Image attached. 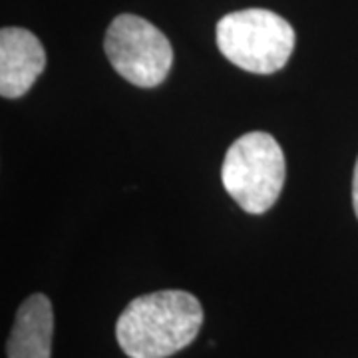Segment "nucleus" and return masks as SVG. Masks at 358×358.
I'll list each match as a JSON object with an SVG mask.
<instances>
[{
    "instance_id": "nucleus-1",
    "label": "nucleus",
    "mask_w": 358,
    "mask_h": 358,
    "mask_svg": "<svg viewBox=\"0 0 358 358\" xmlns=\"http://www.w3.org/2000/svg\"><path fill=\"white\" fill-rule=\"evenodd\" d=\"M201 303L187 291H157L134 299L115 322V338L129 358H167L195 341Z\"/></svg>"
},
{
    "instance_id": "nucleus-2",
    "label": "nucleus",
    "mask_w": 358,
    "mask_h": 358,
    "mask_svg": "<svg viewBox=\"0 0 358 358\" xmlns=\"http://www.w3.org/2000/svg\"><path fill=\"white\" fill-rule=\"evenodd\" d=\"M221 181L247 213H265L279 199L285 183L279 141L267 131H249L233 141L221 166Z\"/></svg>"
},
{
    "instance_id": "nucleus-3",
    "label": "nucleus",
    "mask_w": 358,
    "mask_h": 358,
    "mask_svg": "<svg viewBox=\"0 0 358 358\" xmlns=\"http://www.w3.org/2000/svg\"><path fill=\"white\" fill-rule=\"evenodd\" d=\"M294 30L267 8H245L225 14L217 24V46L231 64L253 74H273L289 62Z\"/></svg>"
},
{
    "instance_id": "nucleus-4",
    "label": "nucleus",
    "mask_w": 358,
    "mask_h": 358,
    "mask_svg": "<svg viewBox=\"0 0 358 358\" xmlns=\"http://www.w3.org/2000/svg\"><path fill=\"white\" fill-rule=\"evenodd\" d=\"M103 48L115 72L140 88L159 86L173 64L166 34L136 14L115 16L108 26Z\"/></svg>"
},
{
    "instance_id": "nucleus-5",
    "label": "nucleus",
    "mask_w": 358,
    "mask_h": 358,
    "mask_svg": "<svg viewBox=\"0 0 358 358\" xmlns=\"http://www.w3.org/2000/svg\"><path fill=\"white\" fill-rule=\"evenodd\" d=\"M46 66L40 40L26 28L6 26L0 32V96L22 98Z\"/></svg>"
},
{
    "instance_id": "nucleus-6",
    "label": "nucleus",
    "mask_w": 358,
    "mask_h": 358,
    "mask_svg": "<svg viewBox=\"0 0 358 358\" xmlns=\"http://www.w3.org/2000/svg\"><path fill=\"white\" fill-rule=\"evenodd\" d=\"M54 310L46 294H30L18 307L8 338V358H50Z\"/></svg>"
},
{
    "instance_id": "nucleus-7",
    "label": "nucleus",
    "mask_w": 358,
    "mask_h": 358,
    "mask_svg": "<svg viewBox=\"0 0 358 358\" xmlns=\"http://www.w3.org/2000/svg\"><path fill=\"white\" fill-rule=\"evenodd\" d=\"M352 205H355V213L358 219V159L355 166V178H352Z\"/></svg>"
}]
</instances>
